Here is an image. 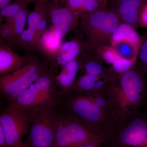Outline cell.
Masks as SVG:
<instances>
[{"instance_id": "cell-22", "label": "cell", "mask_w": 147, "mask_h": 147, "mask_svg": "<svg viewBox=\"0 0 147 147\" xmlns=\"http://www.w3.org/2000/svg\"><path fill=\"white\" fill-rule=\"evenodd\" d=\"M0 32L1 36L4 39L6 40L10 45L16 43L13 29L11 24L9 22L6 21L5 24L1 26Z\"/></svg>"}, {"instance_id": "cell-33", "label": "cell", "mask_w": 147, "mask_h": 147, "mask_svg": "<svg viewBox=\"0 0 147 147\" xmlns=\"http://www.w3.org/2000/svg\"><path fill=\"white\" fill-rule=\"evenodd\" d=\"M100 1H101L102 2L104 3H106L107 2V1H108V0H100Z\"/></svg>"}, {"instance_id": "cell-31", "label": "cell", "mask_w": 147, "mask_h": 147, "mask_svg": "<svg viewBox=\"0 0 147 147\" xmlns=\"http://www.w3.org/2000/svg\"><path fill=\"white\" fill-rule=\"evenodd\" d=\"M78 147H106L103 144H89L83 145Z\"/></svg>"}, {"instance_id": "cell-18", "label": "cell", "mask_w": 147, "mask_h": 147, "mask_svg": "<svg viewBox=\"0 0 147 147\" xmlns=\"http://www.w3.org/2000/svg\"><path fill=\"white\" fill-rule=\"evenodd\" d=\"M98 76L87 74L82 76L77 82L78 91L75 93L84 94H91L94 92Z\"/></svg>"}, {"instance_id": "cell-6", "label": "cell", "mask_w": 147, "mask_h": 147, "mask_svg": "<svg viewBox=\"0 0 147 147\" xmlns=\"http://www.w3.org/2000/svg\"><path fill=\"white\" fill-rule=\"evenodd\" d=\"M44 74L39 64L30 62L11 74L1 76V95L12 102Z\"/></svg>"}, {"instance_id": "cell-17", "label": "cell", "mask_w": 147, "mask_h": 147, "mask_svg": "<svg viewBox=\"0 0 147 147\" xmlns=\"http://www.w3.org/2000/svg\"><path fill=\"white\" fill-rule=\"evenodd\" d=\"M80 51V46L76 41L64 42L61 45L58 51L59 56L66 63L73 61L77 57Z\"/></svg>"}, {"instance_id": "cell-28", "label": "cell", "mask_w": 147, "mask_h": 147, "mask_svg": "<svg viewBox=\"0 0 147 147\" xmlns=\"http://www.w3.org/2000/svg\"><path fill=\"white\" fill-rule=\"evenodd\" d=\"M0 147H9L4 131L1 126H0Z\"/></svg>"}, {"instance_id": "cell-21", "label": "cell", "mask_w": 147, "mask_h": 147, "mask_svg": "<svg viewBox=\"0 0 147 147\" xmlns=\"http://www.w3.org/2000/svg\"><path fill=\"white\" fill-rule=\"evenodd\" d=\"M48 16L46 7L42 12V16L38 23L35 32L34 45H38L42 33L44 32L47 25V17Z\"/></svg>"}, {"instance_id": "cell-10", "label": "cell", "mask_w": 147, "mask_h": 147, "mask_svg": "<svg viewBox=\"0 0 147 147\" xmlns=\"http://www.w3.org/2000/svg\"><path fill=\"white\" fill-rule=\"evenodd\" d=\"M29 57L15 53L1 40L0 42V74L1 76L15 71L28 63Z\"/></svg>"}, {"instance_id": "cell-32", "label": "cell", "mask_w": 147, "mask_h": 147, "mask_svg": "<svg viewBox=\"0 0 147 147\" xmlns=\"http://www.w3.org/2000/svg\"><path fill=\"white\" fill-rule=\"evenodd\" d=\"M20 147H30L26 143V142H24V144H23V145L22 146H21Z\"/></svg>"}, {"instance_id": "cell-11", "label": "cell", "mask_w": 147, "mask_h": 147, "mask_svg": "<svg viewBox=\"0 0 147 147\" xmlns=\"http://www.w3.org/2000/svg\"><path fill=\"white\" fill-rule=\"evenodd\" d=\"M146 3L144 0H121L118 13L125 22L135 24L140 19L141 11Z\"/></svg>"}, {"instance_id": "cell-8", "label": "cell", "mask_w": 147, "mask_h": 147, "mask_svg": "<svg viewBox=\"0 0 147 147\" xmlns=\"http://www.w3.org/2000/svg\"><path fill=\"white\" fill-rule=\"evenodd\" d=\"M57 100L54 89L40 90L32 84L9 103L21 110L29 111L42 106H53Z\"/></svg>"}, {"instance_id": "cell-29", "label": "cell", "mask_w": 147, "mask_h": 147, "mask_svg": "<svg viewBox=\"0 0 147 147\" xmlns=\"http://www.w3.org/2000/svg\"><path fill=\"white\" fill-rule=\"evenodd\" d=\"M30 3H33L35 5L38 4H45L46 3L51 1H56L57 0H28Z\"/></svg>"}, {"instance_id": "cell-20", "label": "cell", "mask_w": 147, "mask_h": 147, "mask_svg": "<svg viewBox=\"0 0 147 147\" xmlns=\"http://www.w3.org/2000/svg\"><path fill=\"white\" fill-rule=\"evenodd\" d=\"M113 46L115 47V50L122 57L135 61V57L133 56V47H137V46L127 42H120Z\"/></svg>"}, {"instance_id": "cell-15", "label": "cell", "mask_w": 147, "mask_h": 147, "mask_svg": "<svg viewBox=\"0 0 147 147\" xmlns=\"http://www.w3.org/2000/svg\"><path fill=\"white\" fill-rule=\"evenodd\" d=\"M79 69L76 61L66 63L58 76V81L61 86L65 88H69L73 84Z\"/></svg>"}, {"instance_id": "cell-7", "label": "cell", "mask_w": 147, "mask_h": 147, "mask_svg": "<svg viewBox=\"0 0 147 147\" xmlns=\"http://www.w3.org/2000/svg\"><path fill=\"white\" fill-rule=\"evenodd\" d=\"M0 126L9 147H20L24 144L23 138L28 133V113L9 103L0 115Z\"/></svg>"}, {"instance_id": "cell-2", "label": "cell", "mask_w": 147, "mask_h": 147, "mask_svg": "<svg viewBox=\"0 0 147 147\" xmlns=\"http://www.w3.org/2000/svg\"><path fill=\"white\" fill-rule=\"evenodd\" d=\"M65 108L89 128L103 135L105 139L117 129L108 110L96 105L86 95L73 93L66 102Z\"/></svg>"}, {"instance_id": "cell-26", "label": "cell", "mask_w": 147, "mask_h": 147, "mask_svg": "<svg viewBox=\"0 0 147 147\" xmlns=\"http://www.w3.org/2000/svg\"><path fill=\"white\" fill-rule=\"evenodd\" d=\"M139 54V57L142 61V70L144 74H147V40L142 44Z\"/></svg>"}, {"instance_id": "cell-5", "label": "cell", "mask_w": 147, "mask_h": 147, "mask_svg": "<svg viewBox=\"0 0 147 147\" xmlns=\"http://www.w3.org/2000/svg\"><path fill=\"white\" fill-rule=\"evenodd\" d=\"M106 147H147V109L140 110L105 138Z\"/></svg>"}, {"instance_id": "cell-12", "label": "cell", "mask_w": 147, "mask_h": 147, "mask_svg": "<svg viewBox=\"0 0 147 147\" xmlns=\"http://www.w3.org/2000/svg\"><path fill=\"white\" fill-rule=\"evenodd\" d=\"M65 7L77 16L92 13L104 7L100 0H65Z\"/></svg>"}, {"instance_id": "cell-25", "label": "cell", "mask_w": 147, "mask_h": 147, "mask_svg": "<svg viewBox=\"0 0 147 147\" xmlns=\"http://www.w3.org/2000/svg\"><path fill=\"white\" fill-rule=\"evenodd\" d=\"M102 57L105 62L113 65L122 57L115 49L111 48L107 49L103 53Z\"/></svg>"}, {"instance_id": "cell-34", "label": "cell", "mask_w": 147, "mask_h": 147, "mask_svg": "<svg viewBox=\"0 0 147 147\" xmlns=\"http://www.w3.org/2000/svg\"><path fill=\"white\" fill-rule=\"evenodd\" d=\"M63 1H65V0H63Z\"/></svg>"}, {"instance_id": "cell-13", "label": "cell", "mask_w": 147, "mask_h": 147, "mask_svg": "<svg viewBox=\"0 0 147 147\" xmlns=\"http://www.w3.org/2000/svg\"><path fill=\"white\" fill-rule=\"evenodd\" d=\"M140 37L133 28L127 24H121L112 34L111 41L113 46L120 42H126L137 46Z\"/></svg>"}, {"instance_id": "cell-4", "label": "cell", "mask_w": 147, "mask_h": 147, "mask_svg": "<svg viewBox=\"0 0 147 147\" xmlns=\"http://www.w3.org/2000/svg\"><path fill=\"white\" fill-rule=\"evenodd\" d=\"M27 112L30 117L27 144L30 147H53L59 120L55 106H42Z\"/></svg>"}, {"instance_id": "cell-3", "label": "cell", "mask_w": 147, "mask_h": 147, "mask_svg": "<svg viewBox=\"0 0 147 147\" xmlns=\"http://www.w3.org/2000/svg\"><path fill=\"white\" fill-rule=\"evenodd\" d=\"M59 114V126L52 147H78L104 144L105 138L103 135L89 128L73 114L67 110Z\"/></svg>"}, {"instance_id": "cell-16", "label": "cell", "mask_w": 147, "mask_h": 147, "mask_svg": "<svg viewBox=\"0 0 147 147\" xmlns=\"http://www.w3.org/2000/svg\"><path fill=\"white\" fill-rule=\"evenodd\" d=\"M28 7V5L25 7L13 18H6V21L11 24L16 42H18L20 35L24 31V27L30 12Z\"/></svg>"}, {"instance_id": "cell-27", "label": "cell", "mask_w": 147, "mask_h": 147, "mask_svg": "<svg viewBox=\"0 0 147 147\" xmlns=\"http://www.w3.org/2000/svg\"><path fill=\"white\" fill-rule=\"evenodd\" d=\"M140 21L143 26H147V3L143 6L140 16Z\"/></svg>"}, {"instance_id": "cell-1", "label": "cell", "mask_w": 147, "mask_h": 147, "mask_svg": "<svg viewBox=\"0 0 147 147\" xmlns=\"http://www.w3.org/2000/svg\"><path fill=\"white\" fill-rule=\"evenodd\" d=\"M132 68L120 74L111 73L101 92L117 128L142 110L147 103L145 74L142 69L138 71Z\"/></svg>"}, {"instance_id": "cell-9", "label": "cell", "mask_w": 147, "mask_h": 147, "mask_svg": "<svg viewBox=\"0 0 147 147\" xmlns=\"http://www.w3.org/2000/svg\"><path fill=\"white\" fill-rule=\"evenodd\" d=\"M45 7L53 24L52 29L62 39L74 26L79 16L65 7L60 6L56 1L48 2Z\"/></svg>"}, {"instance_id": "cell-19", "label": "cell", "mask_w": 147, "mask_h": 147, "mask_svg": "<svg viewBox=\"0 0 147 147\" xmlns=\"http://www.w3.org/2000/svg\"><path fill=\"white\" fill-rule=\"evenodd\" d=\"M30 3L28 0H15L1 9V17H5L6 18H13L20 11L25 7L28 5Z\"/></svg>"}, {"instance_id": "cell-14", "label": "cell", "mask_w": 147, "mask_h": 147, "mask_svg": "<svg viewBox=\"0 0 147 147\" xmlns=\"http://www.w3.org/2000/svg\"><path fill=\"white\" fill-rule=\"evenodd\" d=\"M61 39L55 34L53 29L45 31L42 33L38 45L47 55H55L61 47Z\"/></svg>"}, {"instance_id": "cell-23", "label": "cell", "mask_w": 147, "mask_h": 147, "mask_svg": "<svg viewBox=\"0 0 147 147\" xmlns=\"http://www.w3.org/2000/svg\"><path fill=\"white\" fill-rule=\"evenodd\" d=\"M35 32L30 29L24 30L19 37L18 42L24 47L26 45L34 46Z\"/></svg>"}, {"instance_id": "cell-24", "label": "cell", "mask_w": 147, "mask_h": 147, "mask_svg": "<svg viewBox=\"0 0 147 147\" xmlns=\"http://www.w3.org/2000/svg\"><path fill=\"white\" fill-rule=\"evenodd\" d=\"M85 69L87 74L98 76L104 71V68L100 63L94 61H90L86 64Z\"/></svg>"}, {"instance_id": "cell-30", "label": "cell", "mask_w": 147, "mask_h": 147, "mask_svg": "<svg viewBox=\"0 0 147 147\" xmlns=\"http://www.w3.org/2000/svg\"><path fill=\"white\" fill-rule=\"evenodd\" d=\"M11 0H0V9H2L10 3Z\"/></svg>"}]
</instances>
